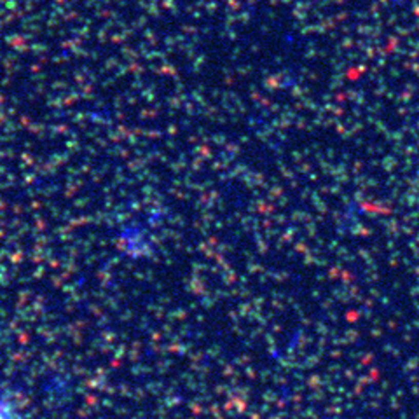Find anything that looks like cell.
Segmentation results:
<instances>
[{"label": "cell", "instance_id": "obj_1", "mask_svg": "<svg viewBox=\"0 0 419 419\" xmlns=\"http://www.w3.org/2000/svg\"><path fill=\"white\" fill-rule=\"evenodd\" d=\"M0 419H18L16 417L12 404L2 395V393H0Z\"/></svg>", "mask_w": 419, "mask_h": 419}]
</instances>
